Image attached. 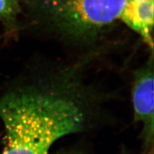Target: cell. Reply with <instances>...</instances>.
Returning a JSON list of instances; mask_svg holds the SVG:
<instances>
[{"label": "cell", "mask_w": 154, "mask_h": 154, "mask_svg": "<svg viewBox=\"0 0 154 154\" xmlns=\"http://www.w3.org/2000/svg\"><path fill=\"white\" fill-rule=\"evenodd\" d=\"M77 71L38 75L8 89L0 98L5 136L2 154H49L52 145L84 126L80 98L88 91Z\"/></svg>", "instance_id": "1"}, {"label": "cell", "mask_w": 154, "mask_h": 154, "mask_svg": "<svg viewBox=\"0 0 154 154\" xmlns=\"http://www.w3.org/2000/svg\"><path fill=\"white\" fill-rule=\"evenodd\" d=\"M127 0H19L21 12L62 41H93L119 20Z\"/></svg>", "instance_id": "2"}, {"label": "cell", "mask_w": 154, "mask_h": 154, "mask_svg": "<svg viewBox=\"0 0 154 154\" xmlns=\"http://www.w3.org/2000/svg\"><path fill=\"white\" fill-rule=\"evenodd\" d=\"M153 57L144 67L134 73L132 88V100L135 121L143 125L144 143L148 147L153 141L154 102H153Z\"/></svg>", "instance_id": "3"}, {"label": "cell", "mask_w": 154, "mask_h": 154, "mask_svg": "<svg viewBox=\"0 0 154 154\" xmlns=\"http://www.w3.org/2000/svg\"><path fill=\"white\" fill-rule=\"evenodd\" d=\"M153 2L127 0L119 18L142 37L152 52L153 50Z\"/></svg>", "instance_id": "4"}, {"label": "cell", "mask_w": 154, "mask_h": 154, "mask_svg": "<svg viewBox=\"0 0 154 154\" xmlns=\"http://www.w3.org/2000/svg\"><path fill=\"white\" fill-rule=\"evenodd\" d=\"M21 13L19 0H0V24L6 36H12L17 32Z\"/></svg>", "instance_id": "5"}, {"label": "cell", "mask_w": 154, "mask_h": 154, "mask_svg": "<svg viewBox=\"0 0 154 154\" xmlns=\"http://www.w3.org/2000/svg\"><path fill=\"white\" fill-rule=\"evenodd\" d=\"M134 1H139V2H141V1H144V0H134Z\"/></svg>", "instance_id": "6"}]
</instances>
